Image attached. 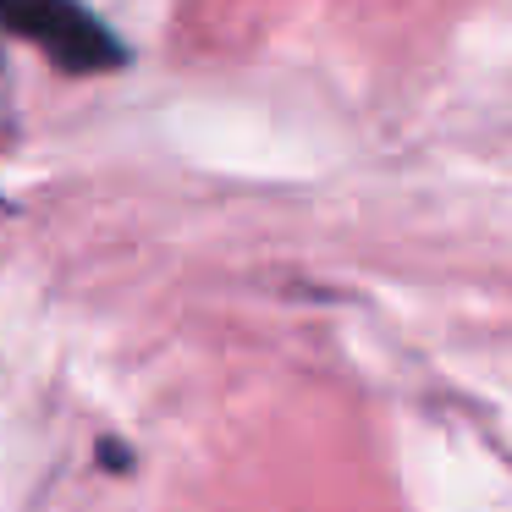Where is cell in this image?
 Listing matches in <instances>:
<instances>
[{"instance_id": "2", "label": "cell", "mask_w": 512, "mask_h": 512, "mask_svg": "<svg viewBox=\"0 0 512 512\" xmlns=\"http://www.w3.org/2000/svg\"><path fill=\"white\" fill-rule=\"evenodd\" d=\"M0 204H6V199H0Z\"/></svg>"}, {"instance_id": "1", "label": "cell", "mask_w": 512, "mask_h": 512, "mask_svg": "<svg viewBox=\"0 0 512 512\" xmlns=\"http://www.w3.org/2000/svg\"><path fill=\"white\" fill-rule=\"evenodd\" d=\"M0 28L67 78H105L133 61L127 39L83 0H0Z\"/></svg>"}]
</instances>
